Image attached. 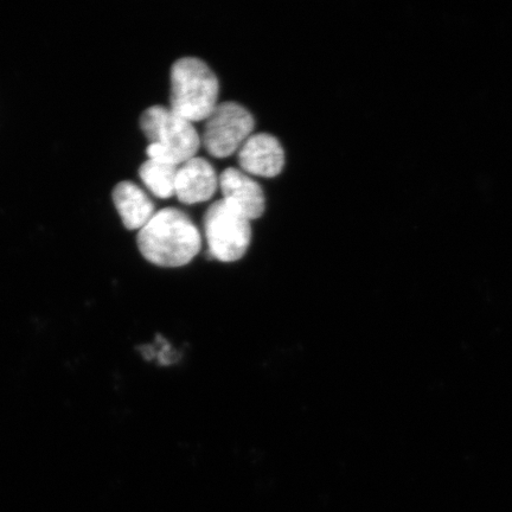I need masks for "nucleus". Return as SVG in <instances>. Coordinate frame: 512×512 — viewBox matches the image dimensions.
<instances>
[{
    "label": "nucleus",
    "instance_id": "nucleus-2",
    "mask_svg": "<svg viewBox=\"0 0 512 512\" xmlns=\"http://www.w3.org/2000/svg\"><path fill=\"white\" fill-rule=\"evenodd\" d=\"M219 91L216 75L203 61L185 57L172 67L170 110L190 123L208 119L219 105Z\"/></svg>",
    "mask_w": 512,
    "mask_h": 512
},
{
    "label": "nucleus",
    "instance_id": "nucleus-4",
    "mask_svg": "<svg viewBox=\"0 0 512 512\" xmlns=\"http://www.w3.org/2000/svg\"><path fill=\"white\" fill-rule=\"evenodd\" d=\"M204 232L211 256L222 262L240 260L252 239L251 221L224 200L207 210Z\"/></svg>",
    "mask_w": 512,
    "mask_h": 512
},
{
    "label": "nucleus",
    "instance_id": "nucleus-6",
    "mask_svg": "<svg viewBox=\"0 0 512 512\" xmlns=\"http://www.w3.org/2000/svg\"><path fill=\"white\" fill-rule=\"evenodd\" d=\"M239 163L246 174L272 178L284 168V150L270 134H254L239 150Z\"/></svg>",
    "mask_w": 512,
    "mask_h": 512
},
{
    "label": "nucleus",
    "instance_id": "nucleus-9",
    "mask_svg": "<svg viewBox=\"0 0 512 512\" xmlns=\"http://www.w3.org/2000/svg\"><path fill=\"white\" fill-rule=\"evenodd\" d=\"M113 198L127 229H143L156 214L150 198L132 182L119 183L114 189Z\"/></svg>",
    "mask_w": 512,
    "mask_h": 512
},
{
    "label": "nucleus",
    "instance_id": "nucleus-3",
    "mask_svg": "<svg viewBox=\"0 0 512 512\" xmlns=\"http://www.w3.org/2000/svg\"><path fill=\"white\" fill-rule=\"evenodd\" d=\"M140 126L149 139V159L181 166L196 157L201 139L194 125L170 108L153 106L145 111Z\"/></svg>",
    "mask_w": 512,
    "mask_h": 512
},
{
    "label": "nucleus",
    "instance_id": "nucleus-7",
    "mask_svg": "<svg viewBox=\"0 0 512 512\" xmlns=\"http://www.w3.org/2000/svg\"><path fill=\"white\" fill-rule=\"evenodd\" d=\"M223 200L249 221L259 219L265 211V195L258 183L238 169H227L219 179Z\"/></svg>",
    "mask_w": 512,
    "mask_h": 512
},
{
    "label": "nucleus",
    "instance_id": "nucleus-8",
    "mask_svg": "<svg viewBox=\"0 0 512 512\" xmlns=\"http://www.w3.org/2000/svg\"><path fill=\"white\" fill-rule=\"evenodd\" d=\"M219 187L216 172L204 158L194 157L178 168L175 195L184 204L206 202Z\"/></svg>",
    "mask_w": 512,
    "mask_h": 512
},
{
    "label": "nucleus",
    "instance_id": "nucleus-10",
    "mask_svg": "<svg viewBox=\"0 0 512 512\" xmlns=\"http://www.w3.org/2000/svg\"><path fill=\"white\" fill-rule=\"evenodd\" d=\"M179 166L149 159L139 170L146 188L158 198H170L175 195L176 177Z\"/></svg>",
    "mask_w": 512,
    "mask_h": 512
},
{
    "label": "nucleus",
    "instance_id": "nucleus-1",
    "mask_svg": "<svg viewBox=\"0 0 512 512\" xmlns=\"http://www.w3.org/2000/svg\"><path fill=\"white\" fill-rule=\"evenodd\" d=\"M137 243L140 253L151 264L181 267L200 252L202 239L187 214L176 208H165L139 230Z\"/></svg>",
    "mask_w": 512,
    "mask_h": 512
},
{
    "label": "nucleus",
    "instance_id": "nucleus-5",
    "mask_svg": "<svg viewBox=\"0 0 512 512\" xmlns=\"http://www.w3.org/2000/svg\"><path fill=\"white\" fill-rule=\"evenodd\" d=\"M253 130L254 119L245 107L236 102H223L206 120L203 144L211 156L227 158L239 152Z\"/></svg>",
    "mask_w": 512,
    "mask_h": 512
}]
</instances>
